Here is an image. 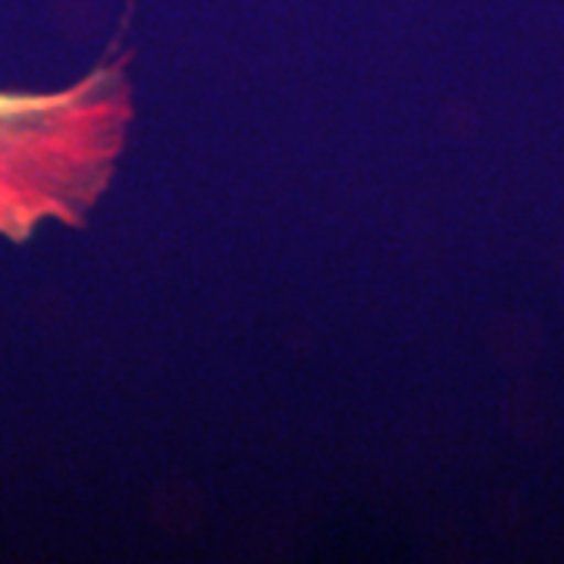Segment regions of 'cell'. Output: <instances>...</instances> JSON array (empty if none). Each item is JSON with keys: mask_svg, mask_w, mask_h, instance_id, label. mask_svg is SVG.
<instances>
[{"mask_svg": "<svg viewBox=\"0 0 564 564\" xmlns=\"http://www.w3.org/2000/svg\"><path fill=\"white\" fill-rule=\"evenodd\" d=\"M135 122L129 54L57 88H0V239L82 229L120 173Z\"/></svg>", "mask_w": 564, "mask_h": 564, "instance_id": "cell-1", "label": "cell"}]
</instances>
